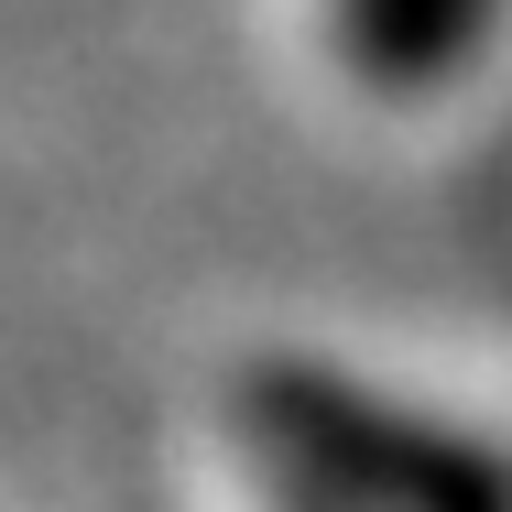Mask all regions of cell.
Here are the masks:
<instances>
[{
	"label": "cell",
	"mask_w": 512,
	"mask_h": 512,
	"mask_svg": "<svg viewBox=\"0 0 512 512\" xmlns=\"http://www.w3.org/2000/svg\"><path fill=\"white\" fill-rule=\"evenodd\" d=\"M229 436L284 512H512V447L327 360H251Z\"/></svg>",
	"instance_id": "obj_1"
},
{
	"label": "cell",
	"mask_w": 512,
	"mask_h": 512,
	"mask_svg": "<svg viewBox=\"0 0 512 512\" xmlns=\"http://www.w3.org/2000/svg\"><path fill=\"white\" fill-rule=\"evenodd\" d=\"M502 0H338V44L371 88H436L480 33H491Z\"/></svg>",
	"instance_id": "obj_2"
}]
</instances>
